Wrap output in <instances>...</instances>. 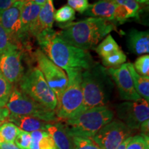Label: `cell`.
I'll return each mask as SVG.
<instances>
[{
	"instance_id": "obj_1",
	"label": "cell",
	"mask_w": 149,
	"mask_h": 149,
	"mask_svg": "<svg viewBox=\"0 0 149 149\" xmlns=\"http://www.w3.org/2000/svg\"><path fill=\"white\" fill-rule=\"evenodd\" d=\"M35 37L43 53L61 69L87 70L97 64L88 51L68 44L53 29Z\"/></svg>"
},
{
	"instance_id": "obj_2",
	"label": "cell",
	"mask_w": 149,
	"mask_h": 149,
	"mask_svg": "<svg viewBox=\"0 0 149 149\" xmlns=\"http://www.w3.org/2000/svg\"><path fill=\"white\" fill-rule=\"evenodd\" d=\"M58 34L70 45L88 51L94 48L115 29L116 22L102 18L89 17L77 22L59 24Z\"/></svg>"
},
{
	"instance_id": "obj_3",
	"label": "cell",
	"mask_w": 149,
	"mask_h": 149,
	"mask_svg": "<svg viewBox=\"0 0 149 149\" xmlns=\"http://www.w3.org/2000/svg\"><path fill=\"white\" fill-rule=\"evenodd\" d=\"M113 86L107 68L98 63L82 71L83 104L79 114L93 108L107 106L111 100Z\"/></svg>"
},
{
	"instance_id": "obj_4",
	"label": "cell",
	"mask_w": 149,
	"mask_h": 149,
	"mask_svg": "<svg viewBox=\"0 0 149 149\" xmlns=\"http://www.w3.org/2000/svg\"><path fill=\"white\" fill-rule=\"evenodd\" d=\"M114 116V111L105 106L87 110L71 119L62 121V123L72 137L92 139L103 126L113 120Z\"/></svg>"
},
{
	"instance_id": "obj_5",
	"label": "cell",
	"mask_w": 149,
	"mask_h": 149,
	"mask_svg": "<svg viewBox=\"0 0 149 149\" xmlns=\"http://www.w3.org/2000/svg\"><path fill=\"white\" fill-rule=\"evenodd\" d=\"M82 71L75 69L66 70L68 84L57 100V106L55 109L56 116L61 122L71 119L79 114L83 104L81 89Z\"/></svg>"
},
{
	"instance_id": "obj_6",
	"label": "cell",
	"mask_w": 149,
	"mask_h": 149,
	"mask_svg": "<svg viewBox=\"0 0 149 149\" xmlns=\"http://www.w3.org/2000/svg\"><path fill=\"white\" fill-rule=\"evenodd\" d=\"M19 90L37 103L55 111L57 97L37 68L28 70L18 83Z\"/></svg>"
},
{
	"instance_id": "obj_7",
	"label": "cell",
	"mask_w": 149,
	"mask_h": 149,
	"mask_svg": "<svg viewBox=\"0 0 149 149\" xmlns=\"http://www.w3.org/2000/svg\"><path fill=\"white\" fill-rule=\"evenodd\" d=\"M6 107L10 114L34 117L48 123L60 121L56 116L55 111L37 103L16 87L13 88Z\"/></svg>"
},
{
	"instance_id": "obj_8",
	"label": "cell",
	"mask_w": 149,
	"mask_h": 149,
	"mask_svg": "<svg viewBox=\"0 0 149 149\" xmlns=\"http://www.w3.org/2000/svg\"><path fill=\"white\" fill-rule=\"evenodd\" d=\"M34 56L37 61V68L42 72L57 100L68 84L67 74L65 73L64 70L54 64L41 49H37Z\"/></svg>"
},
{
	"instance_id": "obj_9",
	"label": "cell",
	"mask_w": 149,
	"mask_h": 149,
	"mask_svg": "<svg viewBox=\"0 0 149 149\" xmlns=\"http://www.w3.org/2000/svg\"><path fill=\"white\" fill-rule=\"evenodd\" d=\"M131 133L132 130L124 123L114 120L103 126L92 139L100 149H115Z\"/></svg>"
},
{
	"instance_id": "obj_10",
	"label": "cell",
	"mask_w": 149,
	"mask_h": 149,
	"mask_svg": "<svg viewBox=\"0 0 149 149\" xmlns=\"http://www.w3.org/2000/svg\"><path fill=\"white\" fill-rule=\"evenodd\" d=\"M117 117L130 129L135 130L149 118L148 102L140 98L136 101H126L117 104Z\"/></svg>"
},
{
	"instance_id": "obj_11",
	"label": "cell",
	"mask_w": 149,
	"mask_h": 149,
	"mask_svg": "<svg viewBox=\"0 0 149 149\" xmlns=\"http://www.w3.org/2000/svg\"><path fill=\"white\" fill-rule=\"evenodd\" d=\"M22 64V52L19 46L13 44L0 55V73L9 82L17 84L24 74Z\"/></svg>"
},
{
	"instance_id": "obj_12",
	"label": "cell",
	"mask_w": 149,
	"mask_h": 149,
	"mask_svg": "<svg viewBox=\"0 0 149 149\" xmlns=\"http://www.w3.org/2000/svg\"><path fill=\"white\" fill-rule=\"evenodd\" d=\"M24 1L18 0L11 6L0 12V24L10 35L13 44L19 45L23 40L21 31V12Z\"/></svg>"
},
{
	"instance_id": "obj_13",
	"label": "cell",
	"mask_w": 149,
	"mask_h": 149,
	"mask_svg": "<svg viewBox=\"0 0 149 149\" xmlns=\"http://www.w3.org/2000/svg\"><path fill=\"white\" fill-rule=\"evenodd\" d=\"M110 77L115 81L121 98L126 101H136L141 98L137 94L127 64H123L118 68H107Z\"/></svg>"
},
{
	"instance_id": "obj_14",
	"label": "cell",
	"mask_w": 149,
	"mask_h": 149,
	"mask_svg": "<svg viewBox=\"0 0 149 149\" xmlns=\"http://www.w3.org/2000/svg\"><path fill=\"white\" fill-rule=\"evenodd\" d=\"M95 51L105 68H118L126 61V55L111 35H108L97 46Z\"/></svg>"
},
{
	"instance_id": "obj_15",
	"label": "cell",
	"mask_w": 149,
	"mask_h": 149,
	"mask_svg": "<svg viewBox=\"0 0 149 149\" xmlns=\"http://www.w3.org/2000/svg\"><path fill=\"white\" fill-rule=\"evenodd\" d=\"M41 7V6L32 1H24L21 12V31L23 40L31 35L36 24Z\"/></svg>"
},
{
	"instance_id": "obj_16",
	"label": "cell",
	"mask_w": 149,
	"mask_h": 149,
	"mask_svg": "<svg viewBox=\"0 0 149 149\" xmlns=\"http://www.w3.org/2000/svg\"><path fill=\"white\" fill-rule=\"evenodd\" d=\"M46 130L51 135L57 149H74L72 138L66 131L63 123H47Z\"/></svg>"
},
{
	"instance_id": "obj_17",
	"label": "cell",
	"mask_w": 149,
	"mask_h": 149,
	"mask_svg": "<svg viewBox=\"0 0 149 149\" xmlns=\"http://www.w3.org/2000/svg\"><path fill=\"white\" fill-rule=\"evenodd\" d=\"M127 46L130 51L137 55H148L149 53L148 31H139L132 29L129 31L126 37Z\"/></svg>"
},
{
	"instance_id": "obj_18",
	"label": "cell",
	"mask_w": 149,
	"mask_h": 149,
	"mask_svg": "<svg viewBox=\"0 0 149 149\" xmlns=\"http://www.w3.org/2000/svg\"><path fill=\"white\" fill-rule=\"evenodd\" d=\"M55 12L53 0H47L46 2L41 7L36 24L31 33L32 36L36 37L42 31L52 29Z\"/></svg>"
},
{
	"instance_id": "obj_19",
	"label": "cell",
	"mask_w": 149,
	"mask_h": 149,
	"mask_svg": "<svg viewBox=\"0 0 149 149\" xmlns=\"http://www.w3.org/2000/svg\"><path fill=\"white\" fill-rule=\"evenodd\" d=\"M116 8L117 5L109 0H99L95 3L89 4L84 13L91 17L102 18L115 22Z\"/></svg>"
},
{
	"instance_id": "obj_20",
	"label": "cell",
	"mask_w": 149,
	"mask_h": 149,
	"mask_svg": "<svg viewBox=\"0 0 149 149\" xmlns=\"http://www.w3.org/2000/svg\"><path fill=\"white\" fill-rule=\"evenodd\" d=\"M8 120L13 123L20 130L29 133L35 130H46V126L48 123L34 117L10 113L8 117Z\"/></svg>"
},
{
	"instance_id": "obj_21",
	"label": "cell",
	"mask_w": 149,
	"mask_h": 149,
	"mask_svg": "<svg viewBox=\"0 0 149 149\" xmlns=\"http://www.w3.org/2000/svg\"><path fill=\"white\" fill-rule=\"evenodd\" d=\"M127 66L129 70L134 86L137 94L141 98L144 99L147 102L149 101V77L141 76L135 71L132 63H127Z\"/></svg>"
},
{
	"instance_id": "obj_22",
	"label": "cell",
	"mask_w": 149,
	"mask_h": 149,
	"mask_svg": "<svg viewBox=\"0 0 149 149\" xmlns=\"http://www.w3.org/2000/svg\"><path fill=\"white\" fill-rule=\"evenodd\" d=\"M30 149H57L53 138L46 130L31 132Z\"/></svg>"
},
{
	"instance_id": "obj_23",
	"label": "cell",
	"mask_w": 149,
	"mask_h": 149,
	"mask_svg": "<svg viewBox=\"0 0 149 149\" xmlns=\"http://www.w3.org/2000/svg\"><path fill=\"white\" fill-rule=\"evenodd\" d=\"M20 129L12 122H5L0 126V142L14 143Z\"/></svg>"
},
{
	"instance_id": "obj_24",
	"label": "cell",
	"mask_w": 149,
	"mask_h": 149,
	"mask_svg": "<svg viewBox=\"0 0 149 149\" xmlns=\"http://www.w3.org/2000/svg\"><path fill=\"white\" fill-rule=\"evenodd\" d=\"M75 18V12L68 5L62 6L56 10L54 14V20L59 24H66L72 22Z\"/></svg>"
},
{
	"instance_id": "obj_25",
	"label": "cell",
	"mask_w": 149,
	"mask_h": 149,
	"mask_svg": "<svg viewBox=\"0 0 149 149\" xmlns=\"http://www.w3.org/2000/svg\"><path fill=\"white\" fill-rule=\"evenodd\" d=\"M13 84L0 73V108L6 107L12 93Z\"/></svg>"
},
{
	"instance_id": "obj_26",
	"label": "cell",
	"mask_w": 149,
	"mask_h": 149,
	"mask_svg": "<svg viewBox=\"0 0 149 149\" xmlns=\"http://www.w3.org/2000/svg\"><path fill=\"white\" fill-rule=\"evenodd\" d=\"M117 5L124 7L130 15L131 18H137L140 10L139 3L136 0H109Z\"/></svg>"
},
{
	"instance_id": "obj_27",
	"label": "cell",
	"mask_w": 149,
	"mask_h": 149,
	"mask_svg": "<svg viewBox=\"0 0 149 149\" xmlns=\"http://www.w3.org/2000/svg\"><path fill=\"white\" fill-rule=\"evenodd\" d=\"M148 146V136L141 134L131 137L126 149H147L149 148Z\"/></svg>"
},
{
	"instance_id": "obj_28",
	"label": "cell",
	"mask_w": 149,
	"mask_h": 149,
	"mask_svg": "<svg viewBox=\"0 0 149 149\" xmlns=\"http://www.w3.org/2000/svg\"><path fill=\"white\" fill-rule=\"evenodd\" d=\"M133 67L135 71L141 76L149 77V55H144L136 59Z\"/></svg>"
},
{
	"instance_id": "obj_29",
	"label": "cell",
	"mask_w": 149,
	"mask_h": 149,
	"mask_svg": "<svg viewBox=\"0 0 149 149\" xmlns=\"http://www.w3.org/2000/svg\"><path fill=\"white\" fill-rule=\"evenodd\" d=\"M72 138L74 149H100L92 139L74 136Z\"/></svg>"
},
{
	"instance_id": "obj_30",
	"label": "cell",
	"mask_w": 149,
	"mask_h": 149,
	"mask_svg": "<svg viewBox=\"0 0 149 149\" xmlns=\"http://www.w3.org/2000/svg\"><path fill=\"white\" fill-rule=\"evenodd\" d=\"M14 143L19 149H30L31 144V133L20 130Z\"/></svg>"
},
{
	"instance_id": "obj_31",
	"label": "cell",
	"mask_w": 149,
	"mask_h": 149,
	"mask_svg": "<svg viewBox=\"0 0 149 149\" xmlns=\"http://www.w3.org/2000/svg\"><path fill=\"white\" fill-rule=\"evenodd\" d=\"M13 44H15L11 40L10 35L0 24V55L6 51Z\"/></svg>"
},
{
	"instance_id": "obj_32",
	"label": "cell",
	"mask_w": 149,
	"mask_h": 149,
	"mask_svg": "<svg viewBox=\"0 0 149 149\" xmlns=\"http://www.w3.org/2000/svg\"><path fill=\"white\" fill-rule=\"evenodd\" d=\"M68 4L74 10H77L79 13H84L88 8V0H67Z\"/></svg>"
},
{
	"instance_id": "obj_33",
	"label": "cell",
	"mask_w": 149,
	"mask_h": 149,
	"mask_svg": "<svg viewBox=\"0 0 149 149\" xmlns=\"http://www.w3.org/2000/svg\"><path fill=\"white\" fill-rule=\"evenodd\" d=\"M18 0H0V12L8 8Z\"/></svg>"
},
{
	"instance_id": "obj_34",
	"label": "cell",
	"mask_w": 149,
	"mask_h": 149,
	"mask_svg": "<svg viewBox=\"0 0 149 149\" xmlns=\"http://www.w3.org/2000/svg\"><path fill=\"white\" fill-rule=\"evenodd\" d=\"M10 115V112L6 107L0 108V122L8 120V117Z\"/></svg>"
},
{
	"instance_id": "obj_35",
	"label": "cell",
	"mask_w": 149,
	"mask_h": 149,
	"mask_svg": "<svg viewBox=\"0 0 149 149\" xmlns=\"http://www.w3.org/2000/svg\"><path fill=\"white\" fill-rule=\"evenodd\" d=\"M0 149H19L15 143L0 142Z\"/></svg>"
},
{
	"instance_id": "obj_36",
	"label": "cell",
	"mask_w": 149,
	"mask_h": 149,
	"mask_svg": "<svg viewBox=\"0 0 149 149\" xmlns=\"http://www.w3.org/2000/svg\"><path fill=\"white\" fill-rule=\"evenodd\" d=\"M140 128L141 134H144V135H148V129H149V121L148 120L144 121V122L141 123V124L139 126Z\"/></svg>"
},
{
	"instance_id": "obj_37",
	"label": "cell",
	"mask_w": 149,
	"mask_h": 149,
	"mask_svg": "<svg viewBox=\"0 0 149 149\" xmlns=\"http://www.w3.org/2000/svg\"><path fill=\"white\" fill-rule=\"evenodd\" d=\"M130 138H131V136H130V137H128V138L126 139H125V140L123 141L122 144L120 145V146H117L115 149H126V146H127V144H128V141H130Z\"/></svg>"
},
{
	"instance_id": "obj_38",
	"label": "cell",
	"mask_w": 149,
	"mask_h": 149,
	"mask_svg": "<svg viewBox=\"0 0 149 149\" xmlns=\"http://www.w3.org/2000/svg\"><path fill=\"white\" fill-rule=\"evenodd\" d=\"M25 1H32V2L36 3L37 5H40L41 6H42L46 2L47 0H25Z\"/></svg>"
},
{
	"instance_id": "obj_39",
	"label": "cell",
	"mask_w": 149,
	"mask_h": 149,
	"mask_svg": "<svg viewBox=\"0 0 149 149\" xmlns=\"http://www.w3.org/2000/svg\"><path fill=\"white\" fill-rule=\"evenodd\" d=\"M1 124H2V122H0V126L1 125Z\"/></svg>"
},
{
	"instance_id": "obj_40",
	"label": "cell",
	"mask_w": 149,
	"mask_h": 149,
	"mask_svg": "<svg viewBox=\"0 0 149 149\" xmlns=\"http://www.w3.org/2000/svg\"><path fill=\"white\" fill-rule=\"evenodd\" d=\"M23 1H25V0H23Z\"/></svg>"
},
{
	"instance_id": "obj_41",
	"label": "cell",
	"mask_w": 149,
	"mask_h": 149,
	"mask_svg": "<svg viewBox=\"0 0 149 149\" xmlns=\"http://www.w3.org/2000/svg\"><path fill=\"white\" fill-rule=\"evenodd\" d=\"M147 149H149V148H147Z\"/></svg>"
}]
</instances>
